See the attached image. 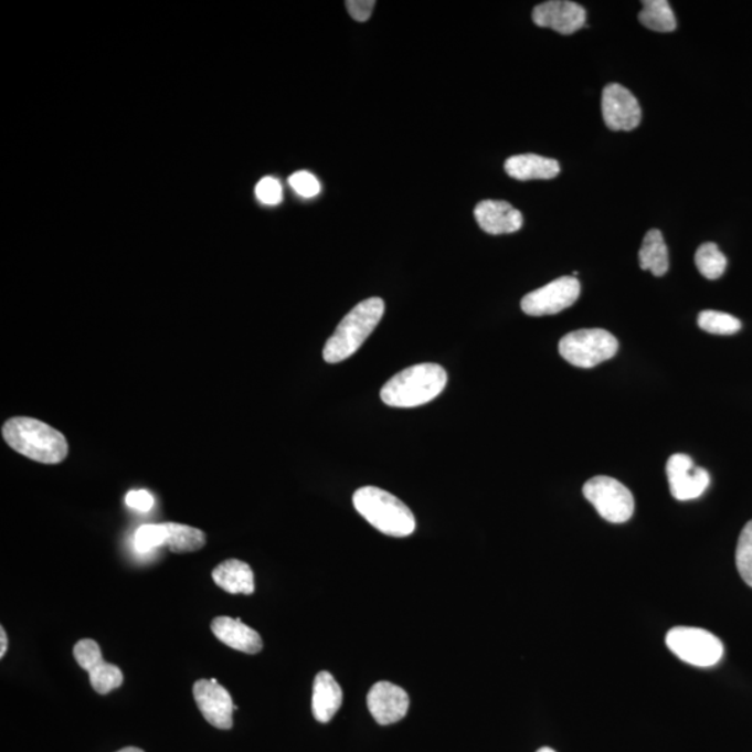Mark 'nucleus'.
<instances>
[{
	"instance_id": "nucleus-1",
	"label": "nucleus",
	"mask_w": 752,
	"mask_h": 752,
	"mask_svg": "<svg viewBox=\"0 0 752 752\" xmlns=\"http://www.w3.org/2000/svg\"><path fill=\"white\" fill-rule=\"evenodd\" d=\"M4 442L13 451L42 464H57L68 453L66 436L40 420L14 417L2 426Z\"/></svg>"
},
{
	"instance_id": "nucleus-2",
	"label": "nucleus",
	"mask_w": 752,
	"mask_h": 752,
	"mask_svg": "<svg viewBox=\"0 0 752 752\" xmlns=\"http://www.w3.org/2000/svg\"><path fill=\"white\" fill-rule=\"evenodd\" d=\"M447 383L445 368L425 362L405 368L382 388V402L391 407L412 409L432 402L439 396Z\"/></svg>"
},
{
	"instance_id": "nucleus-3",
	"label": "nucleus",
	"mask_w": 752,
	"mask_h": 752,
	"mask_svg": "<svg viewBox=\"0 0 752 752\" xmlns=\"http://www.w3.org/2000/svg\"><path fill=\"white\" fill-rule=\"evenodd\" d=\"M383 313H385V303L380 297H371L357 304L348 316L341 319L335 333L325 345L324 360L329 364H338L340 361L348 360L375 330Z\"/></svg>"
},
{
	"instance_id": "nucleus-4",
	"label": "nucleus",
	"mask_w": 752,
	"mask_h": 752,
	"mask_svg": "<svg viewBox=\"0 0 752 752\" xmlns=\"http://www.w3.org/2000/svg\"><path fill=\"white\" fill-rule=\"evenodd\" d=\"M354 508L378 531L391 537H409L415 530L413 511L396 496L377 487H364L353 496Z\"/></svg>"
},
{
	"instance_id": "nucleus-5",
	"label": "nucleus",
	"mask_w": 752,
	"mask_h": 752,
	"mask_svg": "<svg viewBox=\"0 0 752 752\" xmlns=\"http://www.w3.org/2000/svg\"><path fill=\"white\" fill-rule=\"evenodd\" d=\"M618 341L605 329L573 330L559 341V353L574 367L594 368L613 359Z\"/></svg>"
},
{
	"instance_id": "nucleus-6",
	"label": "nucleus",
	"mask_w": 752,
	"mask_h": 752,
	"mask_svg": "<svg viewBox=\"0 0 752 752\" xmlns=\"http://www.w3.org/2000/svg\"><path fill=\"white\" fill-rule=\"evenodd\" d=\"M666 645L686 664L709 668L722 659L723 643L714 634L697 627H675L666 636Z\"/></svg>"
},
{
	"instance_id": "nucleus-7",
	"label": "nucleus",
	"mask_w": 752,
	"mask_h": 752,
	"mask_svg": "<svg viewBox=\"0 0 752 752\" xmlns=\"http://www.w3.org/2000/svg\"><path fill=\"white\" fill-rule=\"evenodd\" d=\"M583 494L606 521L621 525L631 520L634 515L636 501L631 489L615 478L606 476L591 478L585 483Z\"/></svg>"
},
{
	"instance_id": "nucleus-8",
	"label": "nucleus",
	"mask_w": 752,
	"mask_h": 752,
	"mask_svg": "<svg viewBox=\"0 0 752 752\" xmlns=\"http://www.w3.org/2000/svg\"><path fill=\"white\" fill-rule=\"evenodd\" d=\"M580 293V282L574 276H562L541 289L528 293L521 300V309L531 317L554 316L572 307Z\"/></svg>"
},
{
	"instance_id": "nucleus-9",
	"label": "nucleus",
	"mask_w": 752,
	"mask_h": 752,
	"mask_svg": "<svg viewBox=\"0 0 752 752\" xmlns=\"http://www.w3.org/2000/svg\"><path fill=\"white\" fill-rule=\"evenodd\" d=\"M602 115L605 125L613 131H632L642 123V106L626 87L621 84L606 85L602 94Z\"/></svg>"
},
{
	"instance_id": "nucleus-10",
	"label": "nucleus",
	"mask_w": 752,
	"mask_h": 752,
	"mask_svg": "<svg viewBox=\"0 0 752 752\" xmlns=\"http://www.w3.org/2000/svg\"><path fill=\"white\" fill-rule=\"evenodd\" d=\"M666 474L671 495L681 501L700 498L711 484L707 469L696 467L692 458L681 453L669 458Z\"/></svg>"
},
{
	"instance_id": "nucleus-11",
	"label": "nucleus",
	"mask_w": 752,
	"mask_h": 752,
	"mask_svg": "<svg viewBox=\"0 0 752 752\" xmlns=\"http://www.w3.org/2000/svg\"><path fill=\"white\" fill-rule=\"evenodd\" d=\"M194 700L202 717L213 728L229 730L233 727V706L232 696L225 687L219 685L216 679H202L195 681L193 687Z\"/></svg>"
},
{
	"instance_id": "nucleus-12",
	"label": "nucleus",
	"mask_w": 752,
	"mask_h": 752,
	"mask_svg": "<svg viewBox=\"0 0 752 752\" xmlns=\"http://www.w3.org/2000/svg\"><path fill=\"white\" fill-rule=\"evenodd\" d=\"M74 658L87 670L91 686L98 695H108L123 685V674L117 666L105 663L99 645L94 639H82L74 647Z\"/></svg>"
},
{
	"instance_id": "nucleus-13",
	"label": "nucleus",
	"mask_w": 752,
	"mask_h": 752,
	"mask_svg": "<svg viewBox=\"0 0 752 752\" xmlns=\"http://www.w3.org/2000/svg\"><path fill=\"white\" fill-rule=\"evenodd\" d=\"M367 706L372 718L382 727H386L400 722L407 714L410 698L402 687L380 681L368 692Z\"/></svg>"
},
{
	"instance_id": "nucleus-14",
	"label": "nucleus",
	"mask_w": 752,
	"mask_h": 752,
	"mask_svg": "<svg viewBox=\"0 0 752 752\" xmlns=\"http://www.w3.org/2000/svg\"><path fill=\"white\" fill-rule=\"evenodd\" d=\"M586 12L579 3L569 0H551L538 4L532 12V21L542 29H551L559 34L570 35L585 25Z\"/></svg>"
},
{
	"instance_id": "nucleus-15",
	"label": "nucleus",
	"mask_w": 752,
	"mask_h": 752,
	"mask_svg": "<svg viewBox=\"0 0 752 752\" xmlns=\"http://www.w3.org/2000/svg\"><path fill=\"white\" fill-rule=\"evenodd\" d=\"M474 216L485 233L509 234L519 232L522 227V215L509 202L487 200L479 202L474 210Z\"/></svg>"
},
{
	"instance_id": "nucleus-16",
	"label": "nucleus",
	"mask_w": 752,
	"mask_h": 752,
	"mask_svg": "<svg viewBox=\"0 0 752 752\" xmlns=\"http://www.w3.org/2000/svg\"><path fill=\"white\" fill-rule=\"evenodd\" d=\"M211 631L219 642L244 654H258L263 649V638L253 628L245 626L240 618L216 617L213 618Z\"/></svg>"
},
{
	"instance_id": "nucleus-17",
	"label": "nucleus",
	"mask_w": 752,
	"mask_h": 752,
	"mask_svg": "<svg viewBox=\"0 0 752 752\" xmlns=\"http://www.w3.org/2000/svg\"><path fill=\"white\" fill-rule=\"evenodd\" d=\"M343 702V691L329 671H321L314 680L313 713L319 723L333 719Z\"/></svg>"
},
{
	"instance_id": "nucleus-18",
	"label": "nucleus",
	"mask_w": 752,
	"mask_h": 752,
	"mask_svg": "<svg viewBox=\"0 0 752 752\" xmlns=\"http://www.w3.org/2000/svg\"><path fill=\"white\" fill-rule=\"evenodd\" d=\"M506 173L516 180H549L560 173L559 162L536 153L516 155L505 163Z\"/></svg>"
},
{
	"instance_id": "nucleus-19",
	"label": "nucleus",
	"mask_w": 752,
	"mask_h": 752,
	"mask_svg": "<svg viewBox=\"0 0 752 752\" xmlns=\"http://www.w3.org/2000/svg\"><path fill=\"white\" fill-rule=\"evenodd\" d=\"M212 579L218 586L229 594H254V573L247 563L237 559H229L219 564L212 572Z\"/></svg>"
},
{
	"instance_id": "nucleus-20",
	"label": "nucleus",
	"mask_w": 752,
	"mask_h": 752,
	"mask_svg": "<svg viewBox=\"0 0 752 752\" xmlns=\"http://www.w3.org/2000/svg\"><path fill=\"white\" fill-rule=\"evenodd\" d=\"M638 258L642 269L653 272L654 276H664L669 271L668 247L658 229L645 234Z\"/></svg>"
},
{
	"instance_id": "nucleus-21",
	"label": "nucleus",
	"mask_w": 752,
	"mask_h": 752,
	"mask_svg": "<svg viewBox=\"0 0 752 752\" xmlns=\"http://www.w3.org/2000/svg\"><path fill=\"white\" fill-rule=\"evenodd\" d=\"M167 528L165 547L173 553H189L200 551L205 547L206 536L199 528L179 525V522H163Z\"/></svg>"
},
{
	"instance_id": "nucleus-22",
	"label": "nucleus",
	"mask_w": 752,
	"mask_h": 752,
	"mask_svg": "<svg viewBox=\"0 0 752 752\" xmlns=\"http://www.w3.org/2000/svg\"><path fill=\"white\" fill-rule=\"evenodd\" d=\"M639 23L656 33H671L676 30L677 21L674 10L666 0H647L643 2V10L638 14Z\"/></svg>"
},
{
	"instance_id": "nucleus-23",
	"label": "nucleus",
	"mask_w": 752,
	"mask_h": 752,
	"mask_svg": "<svg viewBox=\"0 0 752 752\" xmlns=\"http://www.w3.org/2000/svg\"><path fill=\"white\" fill-rule=\"evenodd\" d=\"M696 265L702 276L714 280L719 279L727 271L728 260L717 244L706 243L697 250Z\"/></svg>"
},
{
	"instance_id": "nucleus-24",
	"label": "nucleus",
	"mask_w": 752,
	"mask_h": 752,
	"mask_svg": "<svg viewBox=\"0 0 752 752\" xmlns=\"http://www.w3.org/2000/svg\"><path fill=\"white\" fill-rule=\"evenodd\" d=\"M698 327L712 335H734L741 329V322L730 314L707 309L698 316Z\"/></svg>"
},
{
	"instance_id": "nucleus-25",
	"label": "nucleus",
	"mask_w": 752,
	"mask_h": 752,
	"mask_svg": "<svg viewBox=\"0 0 752 752\" xmlns=\"http://www.w3.org/2000/svg\"><path fill=\"white\" fill-rule=\"evenodd\" d=\"M735 564L744 583L752 586V520L746 522L741 531L738 551H735Z\"/></svg>"
},
{
	"instance_id": "nucleus-26",
	"label": "nucleus",
	"mask_w": 752,
	"mask_h": 752,
	"mask_svg": "<svg viewBox=\"0 0 752 752\" xmlns=\"http://www.w3.org/2000/svg\"><path fill=\"white\" fill-rule=\"evenodd\" d=\"M167 541V528L165 525H146L138 528L135 536V546L138 552L148 553L152 549L165 547Z\"/></svg>"
},
{
	"instance_id": "nucleus-27",
	"label": "nucleus",
	"mask_w": 752,
	"mask_h": 752,
	"mask_svg": "<svg viewBox=\"0 0 752 752\" xmlns=\"http://www.w3.org/2000/svg\"><path fill=\"white\" fill-rule=\"evenodd\" d=\"M289 184L293 190L296 191L298 195L304 197V199H313V197L321 193V183L313 173L301 170V172H296L290 176Z\"/></svg>"
},
{
	"instance_id": "nucleus-28",
	"label": "nucleus",
	"mask_w": 752,
	"mask_h": 752,
	"mask_svg": "<svg viewBox=\"0 0 752 752\" xmlns=\"http://www.w3.org/2000/svg\"><path fill=\"white\" fill-rule=\"evenodd\" d=\"M255 195L265 205H277L284 200V190H282L279 180L268 176V178L258 181L257 187H255Z\"/></svg>"
},
{
	"instance_id": "nucleus-29",
	"label": "nucleus",
	"mask_w": 752,
	"mask_h": 752,
	"mask_svg": "<svg viewBox=\"0 0 752 752\" xmlns=\"http://www.w3.org/2000/svg\"><path fill=\"white\" fill-rule=\"evenodd\" d=\"M126 504L138 511H149L153 508V496L146 489H136L126 495Z\"/></svg>"
},
{
	"instance_id": "nucleus-30",
	"label": "nucleus",
	"mask_w": 752,
	"mask_h": 752,
	"mask_svg": "<svg viewBox=\"0 0 752 752\" xmlns=\"http://www.w3.org/2000/svg\"><path fill=\"white\" fill-rule=\"evenodd\" d=\"M375 4L373 0H349V2H346L351 18L360 21V23H364V21L371 18Z\"/></svg>"
},
{
	"instance_id": "nucleus-31",
	"label": "nucleus",
	"mask_w": 752,
	"mask_h": 752,
	"mask_svg": "<svg viewBox=\"0 0 752 752\" xmlns=\"http://www.w3.org/2000/svg\"><path fill=\"white\" fill-rule=\"evenodd\" d=\"M0 638H2V643H0V658H3L8 650V636L3 627L0 628Z\"/></svg>"
},
{
	"instance_id": "nucleus-32",
	"label": "nucleus",
	"mask_w": 752,
	"mask_h": 752,
	"mask_svg": "<svg viewBox=\"0 0 752 752\" xmlns=\"http://www.w3.org/2000/svg\"><path fill=\"white\" fill-rule=\"evenodd\" d=\"M117 752H144V751L140 750V749H137V746H126V749H123V750L117 751Z\"/></svg>"
},
{
	"instance_id": "nucleus-33",
	"label": "nucleus",
	"mask_w": 752,
	"mask_h": 752,
	"mask_svg": "<svg viewBox=\"0 0 752 752\" xmlns=\"http://www.w3.org/2000/svg\"><path fill=\"white\" fill-rule=\"evenodd\" d=\"M537 752H557V751H553L552 749H549V746H543V749L538 750Z\"/></svg>"
}]
</instances>
